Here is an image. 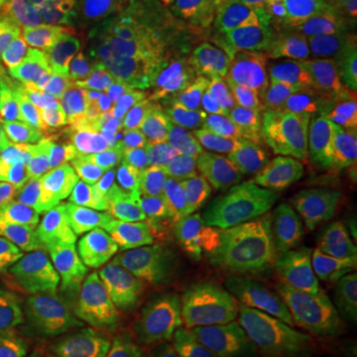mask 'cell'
<instances>
[{
  "label": "cell",
  "mask_w": 357,
  "mask_h": 357,
  "mask_svg": "<svg viewBox=\"0 0 357 357\" xmlns=\"http://www.w3.org/2000/svg\"><path fill=\"white\" fill-rule=\"evenodd\" d=\"M201 128L229 161L280 181L304 175L307 159L337 126L332 114H222Z\"/></svg>",
  "instance_id": "obj_1"
},
{
  "label": "cell",
  "mask_w": 357,
  "mask_h": 357,
  "mask_svg": "<svg viewBox=\"0 0 357 357\" xmlns=\"http://www.w3.org/2000/svg\"><path fill=\"white\" fill-rule=\"evenodd\" d=\"M163 96L161 77L147 60L121 66L102 93L88 100L103 145L137 153V128Z\"/></svg>",
  "instance_id": "obj_2"
},
{
  "label": "cell",
  "mask_w": 357,
  "mask_h": 357,
  "mask_svg": "<svg viewBox=\"0 0 357 357\" xmlns=\"http://www.w3.org/2000/svg\"><path fill=\"white\" fill-rule=\"evenodd\" d=\"M206 74L215 79L227 114H330V91L318 68L296 76L268 79H243L215 72Z\"/></svg>",
  "instance_id": "obj_3"
},
{
  "label": "cell",
  "mask_w": 357,
  "mask_h": 357,
  "mask_svg": "<svg viewBox=\"0 0 357 357\" xmlns=\"http://www.w3.org/2000/svg\"><path fill=\"white\" fill-rule=\"evenodd\" d=\"M252 0H155L149 28V46L169 54L192 50L241 22Z\"/></svg>",
  "instance_id": "obj_4"
},
{
  "label": "cell",
  "mask_w": 357,
  "mask_h": 357,
  "mask_svg": "<svg viewBox=\"0 0 357 357\" xmlns=\"http://www.w3.org/2000/svg\"><path fill=\"white\" fill-rule=\"evenodd\" d=\"M103 143L88 103L58 98L36 131L18 137L20 151L44 167H72L89 147Z\"/></svg>",
  "instance_id": "obj_5"
},
{
  "label": "cell",
  "mask_w": 357,
  "mask_h": 357,
  "mask_svg": "<svg viewBox=\"0 0 357 357\" xmlns=\"http://www.w3.org/2000/svg\"><path fill=\"white\" fill-rule=\"evenodd\" d=\"M342 248L344 244L321 211L306 204L278 258L292 274L296 288H312L333 284Z\"/></svg>",
  "instance_id": "obj_6"
},
{
  "label": "cell",
  "mask_w": 357,
  "mask_h": 357,
  "mask_svg": "<svg viewBox=\"0 0 357 357\" xmlns=\"http://www.w3.org/2000/svg\"><path fill=\"white\" fill-rule=\"evenodd\" d=\"M0 16V30L46 54V58L74 54L86 46L77 16L60 0H16Z\"/></svg>",
  "instance_id": "obj_7"
},
{
  "label": "cell",
  "mask_w": 357,
  "mask_h": 357,
  "mask_svg": "<svg viewBox=\"0 0 357 357\" xmlns=\"http://www.w3.org/2000/svg\"><path fill=\"white\" fill-rule=\"evenodd\" d=\"M119 208L131 227L137 248L165 236L175 211L171 178L157 175L145 165L119 195Z\"/></svg>",
  "instance_id": "obj_8"
},
{
  "label": "cell",
  "mask_w": 357,
  "mask_h": 357,
  "mask_svg": "<svg viewBox=\"0 0 357 357\" xmlns=\"http://www.w3.org/2000/svg\"><path fill=\"white\" fill-rule=\"evenodd\" d=\"M139 60L143 56H129L123 52L79 50L66 56H48L44 76L58 91L91 100L102 93L121 66Z\"/></svg>",
  "instance_id": "obj_9"
},
{
  "label": "cell",
  "mask_w": 357,
  "mask_h": 357,
  "mask_svg": "<svg viewBox=\"0 0 357 357\" xmlns=\"http://www.w3.org/2000/svg\"><path fill=\"white\" fill-rule=\"evenodd\" d=\"M137 262L141 286L149 292L155 307L161 310H181V307L199 306L217 296V286L204 274L201 268L177 262V260H159V262Z\"/></svg>",
  "instance_id": "obj_10"
},
{
  "label": "cell",
  "mask_w": 357,
  "mask_h": 357,
  "mask_svg": "<svg viewBox=\"0 0 357 357\" xmlns=\"http://www.w3.org/2000/svg\"><path fill=\"white\" fill-rule=\"evenodd\" d=\"M18 280L24 286H72L88 278L89 270L84 262L66 255L52 244L42 243H0Z\"/></svg>",
  "instance_id": "obj_11"
},
{
  "label": "cell",
  "mask_w": 357,
  "mask_h": 357,
  "mask_svg": "<svg viewBox=\"0 0 357 357\" xmlns=\"http://www.w3.org/2000/svg\"><path fill=\"white\" fill-rule=\"evenodd\" d=\"M100 276H88L68 288V307L54 330L58 357H76L100 340L98 324Z\"/></svg>",
  "instance_id": "obj_12"
},
{
  "label": "cell",
  "mask_w": 357,
  "mask_h": 357,
  "mask_svg": "<svg viewBox=\"0 0 357 357\" xmlns=\"http://www.w3.org/2000/svg\"><path fill=\"white\" fill-rule=\"evenodd\" d=\"M44 241L38 211L18 165L0 159V243Z\"/></svg>",
  "instance_id": "obj_13"
},
{
  "label": "cell",
  "mask_w": 357,
  "mask_h": 357,
  "mask_svg": "<svg viewBox=\"0 0 357 357\" xmlns=\"http://www.w3.org/2000/svg\"><path fill=\"white\" fill-rule=\"evenodd\" d=\"M292 300L298 332L330 335L357 312L356 304L333 284L294 288Z\"/></svg>",
  "instance_id": "obj_14"
},
{
  "label": "cell",
  "mask_w": 357,
  "mask_h": 357,
  "mask_svg": "<svg viewBox=\"0 0 357 357\" xmlns=\"http://www.w3.org/2000/svg\"><path fill=\"white\" fill-rule=\"evenodd\" d=\"M100 276V292H98V324H100V340L123 332L133 324L143 321L153 314L155 302L143 286L121 288L115 286L109 274L102 270Z\"/></svg>",
  "instance_id": "obj_15"
},
{
  "label": "cell",
  "mask_w": 357,
  "mask_h": 357,
  "mask_svg": "<svg viewBox=\"0 0 357 357\" xmlns=\"http://www.w3.org/2000/svg\"><path fill=\"white\" fill-rule=\"evenodd\" d=\"M84 40L91 50H145L149 48L147 22L139 26H126L114 14V2L96 0L84 13L77 14Z\"/></svg>",
  "instance_id": "obj_16"
},
{
  "label": "cell",
  "mask_w": 357,
  "mask_h": 357,
  "mask_svg": "<svg viewBox=\"0 0 357 357\" xmlns=\"http://www.w3.org/2000/svg\"><path fill=\"white\" fill-rule=\"evenodd\" d=\"M248 300L243 288L229 294H217L208 302L199 306L169 310L173 318L183 326L201 333L206 342H215L218 337H227L230 332L238 330L246 318Z\"/></svg>",
  "instance_id": "obj_17"
},
{
  "label": "cell",
  "mask_w": 357,
  "mask_h": 357,
  "mask_svg": "<svg viewBox=\"0 0 357 357\" xmlns=\"http://www.w3.org/2000/svg\"><path fill=\"white\" fill-rule=\"evenodd\" d=\"M304 206L306 204L296 195L272 206L244 236V256H248V260L278 258L282 244L286 243L288 234L292 232Z\"/></svg>",
  "instance_id": "obj_18"
},
{
  "label": "cell",
  "mask_w": 357,
  "mask_h": 357,
  "mask_svg": "<svg viewBox=\"0 0 357 357\" xmlns=\"http://www.w3.org/2000/svg\"><path fill=\"white\" fill-rule=\"evenodd\" d=\"M54 88L44 74L28 77L20 88L14 91L4 107V119L16 137H24L36 131L48 117L54 105Z\"/></svg>",
  "instance_id": "obj_19"
},
{
  "label": "cell",
  "mask_w": 357,
  "mask_h": 357,
  "mask_svg": "<svg viewBox=\"0 0 357 357\" xmlns=\"http://www.w3.org/2000/svg\"><path fill=\"white\" fill-rule=\"evenodd\" d=\"M294 197V187L278 178H264L246 191L232 203L229 213L225 215V230L230 236L244 238L248 230L255 227L258 218H262L268 211L282 201Z\"/></svg>",
  "instance_id": "obj_20"
},
{
  "label": "cell",
  "mask_w": 357,
  "mask_h": 357,
  "mask_svg": "<svg viewBox=\"0 0 357 357\" xmlns=\"http://www.w3.org/2000/svg\"><path fill=\"white\" fill-rule=\"evenodd\" d=\"M141 332L147 333L155 354L161 357H201L208 344L201 333L183 326L161 307H155L153 314L141 321Z\"/></svg>",
  "instance_id": "obj_21"
},
{
  "label": "cell",
  "mask_w": 357,
  "mask_h": 357,
  "mask_svg": "<svg viewBox=\"0 0 357 357\" xmlns=\"http://www.w3.org/2000/svg\"><path fill=\"white\" fill-rule=\"evenodd\" d=\"M79 227L91 268H100L103 258H115L135 248V238L123 213L105 218H79Z\"/></svg>",
  "instance_id": "obj_22"
},
{
  "label": "cell",
  "mask_w": 357,
  "mask_h": 357,
  "mask_svg": "<svg viewBox=\"0 0 357 357\" xmlns=\"http://www.w3.org/2000/svg\"><path fill=\"white\" fill-rule=\"evenodd\" d=\"M42 58L32 46L0 30V117L14 91L24 84L28 77L38 74Z\"/></svg>",
  "instance_id": "obj_23"
},
{
  "label": "cell",
  "mask_w": 357,
  "mask_h": 357,
  "mask_svg": "<svg viewBox=\"0 0 357 357\" xmlns=\"http://www.w3.org/2000/svg\"><path fill=\"white\" fill-rule=\"evenodd\" d=\"M183 147V135L165 105H155L137 128V155L143 161H169Z\"/></svg>",
  "instance_id": "obj_24"
},
{
  "label": "cell",
  "mask_w": 357,
  "mask_h": 357,
  "mask_svg": "<svg viewBox=\"0 0 357 357\" xmlns=\"http://www.w3.org/2000/svg\"><path fill=\"white\" fill-rule=\"evenodd\" d=\"M244 324L252 326L278 342H288L298 333L292 294L248 300Z\"/></svg>",
  "instance_id": "obj_25"
},
{
  "label": "cell",
  "mask_w": 357,
  "mask_h": 357,
  "mask_svg": "<svg viewBox=\"0 0 357 357\" xmlns=\"http://www.w3.org/2000/svg\"><path fill=\"white\" fill-rule=\"evenodd\" d=\"M50 192L77 218H105L121 213L115 197L79 178L68 185H58L50 178Z\"/></svg>",
  "instance_id": "obj_26"
},
{
  "label": "cell",
  "mask_w": 357,
  "mask_h": 357,
  "mask_svg": "<svg viewBox=\"0 0 357 357\" xmlns=\"http://www.w3.org/2000/svg\"><path fill=\"white\" fill-rule=\"evenodd\" d=\"M211 141V135L201 126H191L183 137V147L169 161L151 163V171L161 177H178L195 183H211V175L204 163V147Z\"/></svg>",
  "instance_id": "obj_27"
},
{
  "label": "cell",
  "mask_w": 357,
  "mask_h": 357,
  "mask_svg": "<svg viewBox=\"0 0 357 357\" xmlns=\"http://www.w3.org/2000/svg\"><path fill=\"white\" fill-rule=\"evenodd\" d=\"M143 167H145V161L137 153H129V151L103 145L102 155L93 167V171L86 178V183L100 187L102 191L117 199L126 191L129 183L139 175Z\"/></svg>",
  "instance_id": "obj_28"
},
{
  "label": "cell",
  "mask_w": 357,
  "mask_h": 357,
  "mask_svg": "<svg viewBox=\"0 0 357 357\" xmlns=\"http://www.w3.org/2000/svg\"><path fill=\"white\" fill-rule=\"evenodd\" d=\"M296 288L292 274L278 258L248 260L243 292L246 300L266 298V296H286Z\"/></svg>",
  "instance_id": "obj_29"
},
{
  "label": "cell",
  "mask_w": 357,
  "mask_h": 357,
  "mask_svg": "<svg viewBox=\"0 0 357 357\" xmlns=\"http://www.w3.org/2000/svg\"><path fill=\"white\" fill-rule=\"evenodd\" d=\"M0 357H58L54 333L48 326L38 324L24 330L0 326Z\"/></svg>",
  "instance_id": "obj_30"
},
{
  "label": "cell",
  "mask_w": 357,
  "mask_h": 357,
  "mask_svg": "<svg viewBox=\"0 0 357 357\" xmlns=\"http://www.w3.org/2000/svg\"><path fill=\"white\" fill-rule=\"evenodd\" d=\"M357 149V119H351L344 126L335 128L316 147V151L307 159L304 175L307 177H319L326 171H330L333 165H337L342 159Z\"/></svg>",
  "instance_id": "obj_31"
},
{
  "label": "cell",
  "mask_w": 357,
  "mask_h": 357,
  "mask_svg": "<svg viewBox=\"0 0 357 357\" xmlns=\"http://www.w3.org/2000/svg\"><path fill=\"white\" fill-rule=\"evenodd\" d=\"M354 187H357V149L324 175L312 178L296 197L304 204H312L337 192L349 191Z\"/></svg>",
  "instance_id": "obj_32"
},
{
  "label": "cell",
  "mask_w": 357,
  "mask_h": 357,
  "mask_svg": "<svg viewBox=\"0 0 357 357\" xmlns=\"http://www.w3.org/2000/svg\"><path fill=\"white\" fill-rule=\"evenodd\" d=\"M82 357H157V354L145 333L131 326L123 332L96 342Z\"/></svg>",
  "instance_id": "obj_33"
},
{
  "label": "cell",
  "mask_w": 357,
  "mask_h": 357,
  "mask_svg": "<svg viewBox=\"0 0 357 357\" xmlns=\"http://www.w3.org/2000/svg\"><path fill=\"white\" fill-rule=\"evenodd\" d=\"M241 260H244V238H236V236L225 234L206 252L201 262V270L217 286V294L225 292V284H227L230 268Z\"/></svg>",
  "instance_id": "obj_34"
},
{
  "label": "cell",
  "mask_w": 357,
  "mask_h": 357,
  "mask_svg": "<svg viewBox=\"0 0 357 357\" xmlns=\"http://www.w3.org/2000/svg\"><path fill=\"white\" fill-rule=\"evenodd\" d=\"M262 181H264V177L258 175L250 167L229 161L227 165L220 169V173H218L217 177L213 178V191L217 192L218 197H220V201L230 208L232 203L246 189L255 187V185L262 183Z\"/></svg>",
  "instance_id": "obj_35"
},
{
  "label": "cell",
  "mask_w": 357,
  "mask_h": 357,
  "mask_svg": "<svg viewBox=\"0 0 357 357\" xmlns=\"http://www.w3.org/2000/svg\"><path fill=\"white\" fill-rule=\"evenodd\" d=\"M282 345L284 342H278L252 326L243 324L234 342L230 344V351L232 357H280Z\"/></svg>",
  "instance_id": "obj_36"
},
{
  "label": "cell",
  "mask_w": 357,
  "mask_h": 357,
  "mask_svg": "<svg viewBox=\"0 0 357 357\" xmlns=\"http://www.w3.org/2000/svg\"><path fill=\"white\" fill-rule=\"evenodd\" d=\"M332 344L328 335L298 332L282 345L280 357H333Z\"/></svg>",
  "instance_id": "obj_37"
},
{
  "label": "cell",
  "mask_w": 357,
  "mask_h": 357,
  "mask_svg": "<svg viewBox=\"0 0 357 357\" xmlns=\"http://www.w3.org/2000/svg\"><path fill=\"white\" fill-rule=\"evenodd\" d=\"M333 286L340 288L342 292L357 306V252L349 248H342V255L337 260Z\"/></svg>",
  "instance_id": "obj_38"
},
{
  "label": "cell",
  "mask_w": 357,
  "mask_h": 357,
  "mask_svg": "<svg viewBox=\"0 0 357 357\" xmlns=\"http://www.w3.org/2000/svg\"><path fill=\"white\" fill-rule=\"evenodd\" d=\"M332 229L335 230L340 243L345 248L357 252V206L356 204L344 203L340 204V211L332 217Z\"/></svg>",
  "instance_id": "obj_39"
},
{
  "label": "cell",
  "mask_w": 357,
  "mask_h": 357,
  "mask_svg": "<svg viewBox=\"0 0 357 357\" xmlns=\"http://www.w3.org/2000/svg\"><path fill=\"white\" fill-rule=\"evenodd\" d=\"M192 208L201 225H215L220 218H225V211L229 206L220 201V197L211 187H204L201 195L195 199Z\"/></svg>",
  "instance_id": "obj_40"
},
{
  "label": "cell",
  "mask_w": 357,
  "mask_h": 357,
  "mask_svg": "<svg viewBox=\"0 0 357 357\" xmlns=\"http://www.w3.org/2000/svg\"><path fill=\"white\" fill-rule=\"evenodd\" d=\"M328 337L335 354L344 357H357V312H354Z\"/></svg>",
  "instance_id": "obj_41"
},
{
  "label": "cell",
  "mask_w": 357,
  "mask_h": 357,
  "mask_svg": "<svg viewBox=\"0 0 357 357\" xmlns=\"http://www.w3.org/2000/svg\"><path fill=\"white\" fill-rule=\"evenodd\" d=\"M203 225L199 222V218L195 215L192 204H175L173 218H171V236L177 241H189L197 230Z\"/></svg>",
  "instance_id": "obj_42"
},
{
  "label": "cell",
  "mask_w": 357,
  "mask_h": 357,
  "mask_svg": "<svg viewBox=\"0 0 357 357\" xmlns=\"http://www.w3.org/2000/svg\"><path fill=\"white\" fill-rule=\"evenodd\" d=\"M151 4L153 2H145V0L119 2V4H114V14L115 18L126 26H139L147 20V16L151 13Z\"/></svg>",
  "instance_id": "obj_43"
},
{
  "label": "cell",
  "mask_w": 357,
  "mask_h": 357,
  "mask_svg": "<svg viewBox=\"0 0 357 357\" xmlns=\"http://www.w3.org/2000/svg\"><path fill=\"white\" fill-rule=\"evenodd\" d=\"M20 286H22V284L16 278V274H14L13 266H10L8 258L4 255V250L0 248V304H2L8 296H13Z\"/></svg>",
  "instance_id": "obj_44"
},
{
  "label": "cell",
  "mask_w": 357,
  "mask_h": 357,
  "mask_svg": "<svg viewBox=\"0 0 357 357\" xmlns=\"http://www.w3.org/2000/svg\"><path fill=\"white\" fill-rule=\"evenodd\" d=\"M171 189H173L175 204H192L204 187L201 183H195V181L178 178V181H171Z\"/></svg>",
  "instance_id": "obj_45"
},
{
  "label": "cell",
  "mask_w": 357,
  "mask_h": 357,
  "mask_svg": "<svg viewBox=\"0 0 357 357\" xmlns=\"http://www.w3.org/2000/svg\"><path fill=\"white\" fill-rule=\"evenodd\" d=\"M201 357H230L229 335H227V337H218V340H215L213 344L204 349Z\"/></svg>",
  "instance_id": "obj_46"
},
{
  "label": "cell",
  "mask_w": 357,
  "mask_h": 357,
  "mask_svg": "<svg viewBox=\"0 0 357 357\" xmlns=\"http://www.w3.org/2000/svg\"><path fill=\"white\" fill-rule=\"evenodd\" d=\"M60 2L64 4L68 10H72V13L77 16L79 13H84V10H86L88 6H91V4H93L96 0H60Z\"/></svg>",
  "instance_id": "obj_47"
},
{
  "label": "cell",
  "mask_w": 357,
  "mask_h": 357,
  "mask_svg": "<svg viewBox=\"0 0 357 357\" xmlns=\"http://www.w3.org/2000/svg\"><path fill=\"white\" fill-rule=\"evenodd\" d=\"M345 22H347V26H349L354 32H357V0H349V2H347Z\"/></svg>",
  "instance_id": "obj_48"
},
{
  "label": "cell",
  "mask_w": 357,
  "mask_h": 357,
  "mask_svg": "<svg viewBox=\"0 0 357 357\" xmlns=\"http://www.w3.org/2000/svg\"><path fill=\"white\" fill-rule=\"evenodd\" d=\"M321 4H326L330 10H342V8H345L347 6V2L349 0H319Z\"/></svg>",
  "instance_id": "obj_49"
},
{
  "label": "cell",
  "mask_w": 357,
  "mask_h": 357,
  "mask_svg": "<svg viewBox=\"0 0 357 357\" xmlns=\"http://www.w3.org/2000/svg\"><path fill=\"white\" fill-rule=\"evenodd\" d=\"M344 203L356 204V206H357V187H354V189H349V191H345Z\"/></svg>",
  "instance_id": "obj_50"
},
{
  "label": "cell",
  "mask_w": 357,
  "mask_h": 357,
  "mask_svg": "<svg viewBox=\"0 0 357 357\" xmlns=\"http://www.w3.org/2000/svg\"><path fill=\"white\" fill-rule=\"evenodd\" d=\"M16 0H0V14H4L10 6H13Z\"/></svg>",
  "instance_id": "obj_51"
},
{
  "label": "cell",
  "mask_w": 357,
  "mask_h": 357,
  "mask_svg": "<svg viewBox=\"0 0 357 357\" xmlns=\"http://www.w3.org/2000/svg\"><path fill=\"white\" fill-rule=\"evenodd\" d=\"M107 2H114V4H119V2H129V0H107ZM145 2H153V0H145Z\"/></svg>",
  "instance_id": "obj_52"
},
{
  "label": "cell",
  "mask_w": 357,
  "mask_h": 357,
  "mask_svg": "<svg viewBox=\"0 0 357 357\" xmlns=\"http://www.w3.org/2000/svg\"><path fill=\"white\" fill-rule=\"evenodd\" d=\"M333 357H344V356H340V354H335V356H333Z\"/></svg>",
  "instance_id": "obj_53"
},
{
  "label": "cell",
  "mask_w": 357,
  "mask_h": 357,
  "mask_svg": "<svg viewBox=\"0 0 357 357\" xmlns=\"http://www.w3.org/2000/svg\"><path fill=\"white\" fill-rule=\"evenodd\" d=\"M0 326H2V319H0Z\"/></svg>",
  "instance_id": "obj_54"
},
{
  "label": "cell",
  "mask_w": 357,
  "mask_h": 357,
  "mask_svg": "<svg viewBox=\"0 0 357 357\" xmlns=\"http://www.w3.org/2000/svg\"><path fill=\"white\" fill-rule=\"evenodd\" d=\"M76 357H82V356H76Z\"/></svg>",
  "instance_id": "obj_55"
}]
</instances>
